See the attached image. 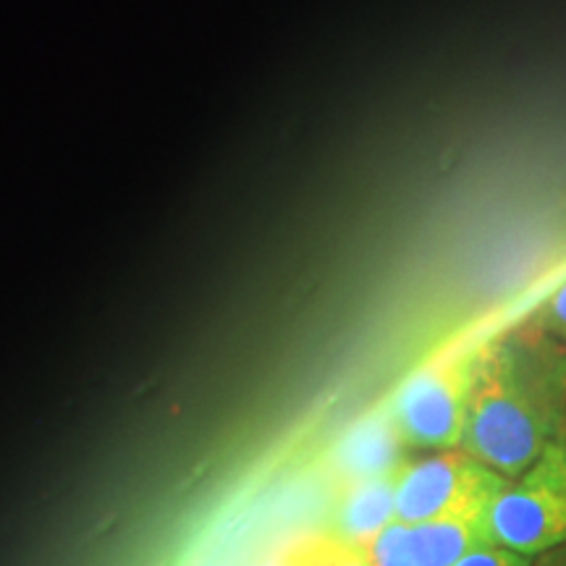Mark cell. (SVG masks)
<instances>
[{
  "mask_svg": "<svg viewBox=\"0 0 566 566\" xmlns=\"http://www.w3.org/2000/svg\"><path fill=\"white\" fill-rule=\"evenodd\" d=\"M566 441V349L520 325L475 349L462 451L509 480Z\"/></svg>",
  "mask_w": 566,
  "mask_h": 566,
  "instance_id": "cell-1",
  "label": "cell"
},
{
  "mask_svg": "<svg viewBox=\"0 0 566 566\" xmlns=\"http://www.w3.org/2000/svg\"><path fill=\"white\" fill-rule=\"evenodd\" d=\"M491 546L541 556L566 543V441L554 443L520 478L495 493L485 509Z\"/></svg>",
  "mask_w": 566,
  "mask_h": 566,
  "instance_id": "cell-2",
  "label": "cell"
},
{
  "mask_svg": "<svg viewBox=\"0 0 566 566\" xmlns=\"http://www.w3.org/2000/svg\"><path fill=\"white\" fill-rule=\"evenodd\" d=\"M475 352L424 365L394 396L391 422L401 443L420 451L462 449Z\"/></svg>",
  "mask_w": 566,
  "mask_h": 566,
  "instance_id": "cell-3",
  "label": "cell"
},
{
  "mask_svg": "<svg viewBox=\"0 0 566 566\" xmlns=\"http://www.w3.org/2000/svg\"><path fill=\"white\" fill-rule=\"evenodd\" d=\"M509 478L462 449L405 459L396 472V522L412 527L451 514H483Z\"/></svg>",
  "mask_w": 566,
  "mask_h": 566,
  "instance_id": "cell-4",
  "label": "cell"
},
{
  "mask_svg": "<svg viewBox=\"0 0 566 566\" xmlns=\"http://www.w3.org/2000/svg\"><path fill=\"white\" fill-rule=\"evenodd\" d=\"M396 472L346 480L331 509L328 533L370 548V543L396 522Z\"/></svg>",
  "mask_w": 566,
  "mask_h": 566,
  "instance_id": "cell-5",
  "label": "cell"
},
{
  "mask_svg": "<svg viewBox=\"0 0 566 566\" xmlns=\"http://www.w3.org/2000/svg\"><path fill=\"white\" fill-rule=\"evenodd\" d=\"M409 548L422 566H454L480 546H491L485 537L483 514H451L422 525L407 527Z\"/></svg>",
  "mask_w": 566,
  "mask_h": 566,
  "instance_id": "cell-6",
  "label": "cell"
},
{
  "mask_svg": "<svg viewBox=\"0 0 566 566\" xmlns=\"http://www.w3.org/2000/svg\"><path fill=\"white\" fill-rule=\"evenodd\" d=\"M401 446L405 443L396 433L391 417L388 420H373L359 430H354L342 446V457H338V464H342L344 472L342 483L399 470L401 462H405L399 454Z\"/></svg>",
  "mask_w": 566,
  "mask_h": 566,
  "instance_id": "cell-7",
  "label": "cell"
},
{
  "mask_svg": "<svg viewBox=\"0 0 566 566\" xmlns=\"http://www.w3.org/2000/svg\"><path fill=\"white\" fill-rule=\"evenodd\" d=\"M281 566H375L370 548L328 530L296 537L281 554Z\"/></svg>",
  "mask_w": 566,
  "mask_h": 566,
  "instance_id": "cell-8",
  "label": "cell"
},
{
  "mask_svg": "<svg viewBox=\"0 0 566 566\" xmlns=\"http://www.w3.org/2000/svg\"><path fill=\"white\" fill-rule=\"evenodd\" d=\"M525 328H530L537 336L551 338V342H556L566 349V279L562 286H556L554 292L541 302V307L533 310Z\"/></svg>",
  "mask_w": 566,
  "mask_h": 566,
  "instance_id": "cell-9",
  "label": "cell"
},
{
  "mask_svg": "<svg viewBox=\"0 0 566 566\" xmlns=\"http://www.w3.org/2000/svg\"><path fill=\"white\" fill-rule=\"evenodd\" d=\"M370 556L375 566H422L409 548L407 525L394 522L370 543Z\"/></svg>",
  "mask_w": 566,
  "mask_h": 566,
  "instance_id": "cell-10",
  "label": "cell"
},
{
  "mask_svg": "<svg viewBox=\"0 0 566 566\" xmlns=\"http://www.w3.org/2000/svg\"><path fill=\"white\" fill-rule=\"evenodd\" d=\"M454 566H533V558L514 554L509 548H499V546H480L467 554L462 562H457Z\"/></svg>",
  "mask_w": 566,
  "mask_h": 566,
  "instance_id": "cell-11",
  "label": "cell"
},
{
  "mask_svg": "<svg viewBox=\"0 0 566 566\" xmlns=\"http://www.w3.org/2000/svg\"><path fill=\"white\" fill-rule=\"evenodd\" d=\"M533 566H566V543L537 556V562H533Z\"/></svg>",
  "mask_w": 566,
  "mask_h": 566,
  "instance_id": "cell-12",
  "label": "cell"
}]
</instances>
